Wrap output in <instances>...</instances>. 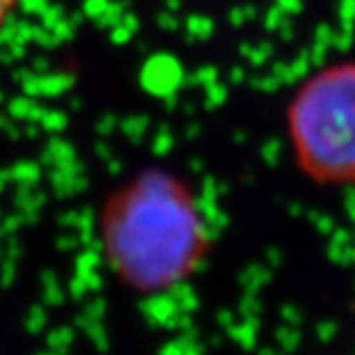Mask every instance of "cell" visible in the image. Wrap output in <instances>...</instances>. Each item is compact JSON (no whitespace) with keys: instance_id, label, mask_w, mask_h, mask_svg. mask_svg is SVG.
<instances>
[{"instance_id":"1","label":"cell","mask_w":355,"mask_h":355,"mask_svg":"<svg viewBox=\"0 0 355 355\" xmlns=\"http://www.w3.org/2000/svg\"><path fill=\"white\" fill-rule=\"evenodd\" d=\"M105 234L116 270L144 289L180 281L204 242L193 199L163 175H146L116 197Z\"/></svg>"},{"instance_id":"2","label":"cell","mask_w":355,"mask_h":355,"mask_svg":"<svg viewBox=\"0 0 355 355\" xmlns=\"http://www.w3.org/2000/svg\"><path fill=\"white\" fill-rule=\"evenodd\" d=\"M289 122L304 169L355 182V64L327 67L304 84Z\"/></svg>"},{"instance_id":"3","label":"cell","mask_w":355,"mask_h":355,"mask_svg":"<svg viewBox=\"0 0 355 355\" xmlns=\"http://www.w3.org/2000/svg\"><path fill=\"white\" fill-rule=\"evenodd\" d=\"M17 3H19V0H0V28L5 26V21L9 19V15L13 13Z\"/></svg>"}]
</instances>
